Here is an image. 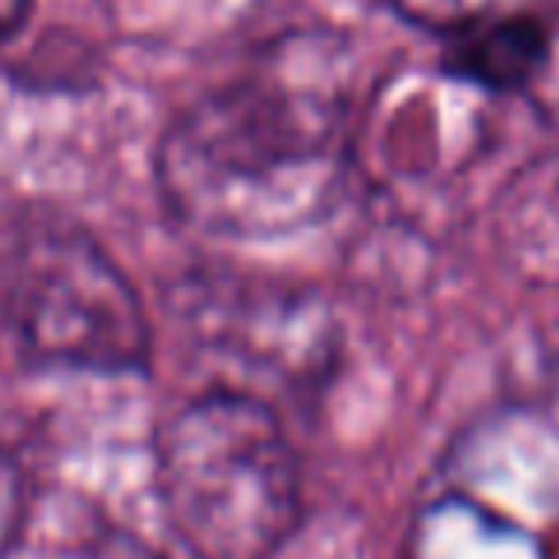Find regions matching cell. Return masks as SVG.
I'll return each mask as SVG.
<instances>
[{"label": "cell", "mask_w": 559, "mask_h": 559, "mask_svg": "<svg viewBox=\"0 0 559 559\" xmlns=\"http://www.w3.org/2000/svg\"><path fill=\"white\" fill-rule=\"evenodd\" d=\"M0 314L27 360L70 372H139L150 319L127 272L81 223L32 211L0 249Z\"/></svg>", "instance_id": "cell-3"}, {"label": "cell", "mask_w": 559, "mask_h": 559, "mask_svg": "<svg viewBox=\"0 0 559 559\" xmlns=\"http://www.w3.org/2000/svg\"><path fill=\"white\" fill-rule=\"evenodd\" d=\"M342 58L337 35H284L188 104L157 150L169 215L215 238H280L322 223L349 185Z\"/></svg>", "instance_id": "cell-1"}, {"label": "cell", "mask_w": 559, "mask_h": 559, "mask_svg": "<svg viewBox=\"0 0 559 559\" xmlns=\"http://www.w3.org/2000/svg\"><path fill=\"white\" fill-rule=\"evenodd\" d=\"M27 4L32 0H0V43L20 27V20L27 16Z\"/></svg>", "instance_id": "cell-7"}, {"label": "cell", "mask_w": 559, "mask_h": 559, "mask_svg": "<svg viewBox=\"0 0 559 559\" xmlns=\"http://www.w3.org/2000/svg\"><path fill=\"white\" fill-rule=\"evenodd\" d=\"M556 32L548 20L513 16L441 39V70L483 93H525L551 70Z\"/></svg>", "instance_id": "cell-4"}, {"label": "cell", "mask_w": 559, "mask_h": 559, "mask_svg": "<svg viewBox=\"0 0 559 559\" xmlns=\"http://www.w3.org/2000/svg\"><path fill=\"white\" fill-rule=\"evenodd\" d=\"M157 495L192 559H272L299 525V460L246 391H207L157 433Z\"/></svg>", "instance_id": "cell-2"}, {"label": "cell", "mask_w": 559, "mask_h": 559, "mask_svg": "<svg viewBox=\"0 0 559 559\" xmlns=\"http://www.w3.org/2000/svg\"><path fill=\"white\" fill-rule=\"evenodd\" d=\"M88 559H165L154 544H146L142 536L127 533V528H108L93 540Z\"/></svg>", "instance_id": "cell-6"}, {"label": "cell", "mask_w": 559, "mask_h": 559, "mask_svg": "<svg viewBox=\"0 0 559 559\" xmlns=\"http://www.w3.org/2000/svg\"><path fill=\"white\" fill-rule=\"evenodd\" d=\"M388 4L399 20L437 39L464 32V27L495 24V20L533 16L556 24L559 16V0H388Z\"/></svg>", "instance_id": "cell-5"}]
</instances>
